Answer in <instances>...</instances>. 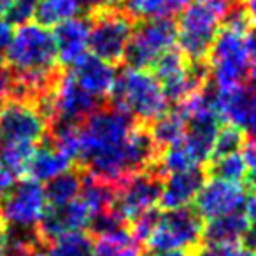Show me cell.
I'll list each match as a JSON object with an SVG mask.
<instances>
[{
  "instance_id": "20",
  "label": "cell",
  "mask_w": 256,
  "mask_h": 256,
  "mask_svg": "<svg viewBox=\"0 0 256 256\" xmlns=\"http://www.w3.org/2000/svg\"><path fill=\"white\" fill-rule=\"evenodd\" d=\"M84 8V0H39L34 8V18L40 25L54 28L68 20L81 16Z\"/></svg>"
},
{
  "instance_id": "12",
  "label": "cell",
  "mask_w": 256,
  "mask_h": 256,
  "mask_svg": "<svg viewBox=\"0 0 256 256\" xmlns=\"http://www.w3.org/2000/svg\"><path fill=\"white\" fill-rule=\"evenodd\" d=\"M212 104L221 121L234 124L246 134L248 139H256V82H246L232 88H210Z\"/></svg>"
},
{
  "instance_id": "24",
  "label": "cell",
  "mask_w": 256,
  "mask_h": 256,
  "mask_svg": "<svg viewBox=\"0 0 256 256\" xmlns=\"http://www.w3.org/2000/svg\"><path fill=\"white\" fill-rule=\"evenodd\" d=\"M93 256H142L140 254V242L136 240L132 230L116 232V234L96 237Z\"/></svg>"
},
{
  "instance_id": "1",
  "label": "cell",
  "mask_w": 256,
  "mask_h": 256,
  "mask_svg": "<svg viewBox=\"0 0 256 256\" xmlns=\"http://www.w3.org/2000/svg\"><path fill=\"white\" fill-rule=\"evenodd\" d=\"M234 0H192L176 23L179 51L190 62H207Z\"/></svg>"
},
{
  "instance_id": "36",
  "label": "cell",
  "mask_w": 256,
  "mask_h": 256,
  "mask_svg": "<svg viewBox=\"0 0 256 256\" xmlns=\"http://www.w3.org/2000/svg\"><path fill=\"white\" fill-rule=\"evenodd\" d=\"M242 9H244V12H246V16H248L249 23L256 26V0H244Z\"/></svg>"
},
{
  "instance_id": "3",
  "label": "cell",
  "mask_w": 256,
  "mask_h": 256,
  "mask_svg": "<svg viewBox=\"0 0 256 256\" xmlns=\"http://www.w3.org/2000/svg\"><path fill=\"white\" fill-rule=\"evenodd\" d=\"M249 34L221 28L207 56L209 81L216 88H232L251 82L249 64Z\"/></svg>"
},
{
  "instance_id": "18",
  "label": "cell",
  "mask_w": 256,
  "mask_h": 256,
  "mask_svg": "<svg viewBox=\"0 0 256 256\" xmlns=\"http://www.w3.org/2000/svg\"><path fill=\"white\" fill-rule=\"evenodd\" d=\"M72 164L74 162L64 154L60 150L53 146L48 139H44L40 144H37L36 150H34L32 156H30V162L26 165V172L28 179L36 182H50L51 179L58 178L64 172L70 170Z\"/></svg>"
},
{
  "instance_id": "22",
  "label": "cell",
  "mask_w": 256,
  "mask_h": 256,
  "mask_svg": "<svg viewBox=\"0 0 256 256\" xmlns=\"http://www.w3.org/2000/svg\"><path fill=\"white\" fill-rule=\"evenodd\" d=\"M82 176H84V172L70 168V170L64 172L62 176L46 182L44 193H46L48 207H62L74 202L81 193Z\"/></svg>"
},
{
  "instance_id": "25",
  "label": "cell",
  "mask_w": 256,
  "mask_h": 256,
  "mask_svg": "<svg viewBox=\"0 0 256 256\" xmlns=\"http://www.w3.org/2000/svg\"><path fill=\"white\" fill-rule=\"evenodd\" d=\"M207 178H214V179H221V181H228V182H237L242 184L246 182L249 174V167L248 162H246L244 154L240 153H234V154H226V156L221 158H214L207 164Z\"/></svg>"
},
{
  "instance_id": "33",
  "label": "cell",
  "mask_w": 256,
  "mask_h": 256,
  "mask_svg": "<svg viewBox=\"0 0 256 256\" xmlns=\"http://www.w3.org/2000/svg\"><path fill=\"white\" fill-rule=\"evenodd\" d=\"M86 8H93V11L98 9H118L124 4V0H84Z\"/></svg>"
},
{
  "instance_id": "6",
  "label": "cell",
  "mask_w": 256,
  "mask_h": 256,
  "mask_svg": "<svg viewBox=\"0 0 256 256\" xmlns=\"http://www.w3.org/2000/svg\"><path fill=\"white\" fill-rule=\"evenodd\" d=\"M134 20L120 9H98L90 18V54L110 65L126 56Z\"/></svg>"
},
{
  "instance_id": "28",
  "label": "cell",
  "mask_w": 256,
  "mask_h": 256,
  "mask_svg": "<svg viewBox=\"0 0 256 256\" xmlns=\"http://www.w3.org/2000/svg\"><path fill=\"white\" fill-rule=\"evenodd\" d=\"M2 256H44V251L36 232L9 230V246Z\"/></svg>"
},
{
  "instance_id": "35",
  "label": "cell",
  "mask_w": 256,
  "mask_h": 256,
  "mask_svg": "<svg viewBox=\"0 0 256 256\" xmlns=\"http://www.w3.org/2000/svg\"><path fill=\"white\" fill-rule=\"evenodd\" d=\"M246 216H248L249 226L256 228V192L251 193V196L246 200Z\"/></svg>"
},
{
  "instance_id": "17",
  "label": "cell",
  "mask_w": 256,
  "mask_h": 256,
  "mask_svg": "<svg viewBox=\"0 0 256 256\" xmlns=\"http://www.w3.org/2000/svg\"><path fill=\"white\" fill-rule=\"evenodd\" d=\"M207 181V172L200 167H193L184 172H176L164 179L160 204L165 210L182 209L195 202L196 195Z\"/></svg>"
},
{
  "instance_id": "34",
  "label": "cell",
  "mask_w": 256,
  "mask_h": 256,
  "mask_svg": "<svg viewBox=\"0 0 256 256\" xmlns=\"http://www.w3.org/2000/svg\"><path fill=\"white\" fill-rule=\"evenodd\" d=\"M249 46V64H251V81L256 82V30L248 36Z\"/></svg>"
},
{
  "instance_id": "26",
  "label": "cell",
  "mask_w": 256,
  "mask_h": 256,
  "mask_svg": "<svg viewBox=\"0 0 256 256\" xmlns=\"http://www.w3.org/2000/svg\"><path fill=\"white\" fill-rule=\"evenodd\" d=\"M124 12L137 22L170 20L178 14L170 0H124Z\"/></svg>"
},
{
  "instance_id": "31",
  "label": "cell",
  "mask_w": 256,
  "mask_h": 256,
  "mask_svg": "<svg viewBox=\"0 0 256 256\" xmlns=\"http://www.w3.org/2000/svg\"><path fill=\"white\" fill-rule=\"evenodd\" d=\"M12 98V76L8 67L0 65V107Z\"/></svg>"
},
{
  "instance_id": "37",
  "label": "cell",
  "mask_w": 256,
  "mask_h": 256,
  "mask_svg": "<svg viewBox=\"0 0 256 256\" xmlns=\"http://www.w3.org/2000/svg\"><path fill=\"white\" fill-rule=\"evenodd\" d=\"M12 181H14V179H12L8 172H4L2 168H0V200H2V196L6 195V192L12 186Z\"/></svg>"
},
{
  "instance_id": "10",
  "label": "cell",
  "mask_w": 256,
  "mask_h": 256,
  "mask_svg": "<svg viewBox=\"0 0 256 256\" xmlns=\"http://www.w3.org/2000/svg\"><path fill=\"white\" fill-rule=\"evenodd\" d=\"M48 120L32 102L9 98L0 107V137L4 144L37 146L48 136Z\"/></svg>"
},
{
  "instance_id": "5",
  "label": "cell",
  "mask_w": 256,
  "mask_h": 256,
  "mask_svg": "<svg viewBox=\"0 0 256 256\" xmlns=\"http://www.w3.org/2000/svg\"><path fill=\"white\" fill-rule=\"evenodd\" d=\"M204 242V220L195 209L182 207L158 212L146 244L153 252H195Z\"/></svg>"
},
{
  "instance_id": "32",
  "label": "cell",
  "mask_w": 256,
  "mask_h": 256,
  "mask_svg": "<svg viewBox=\"0 0 256 256\" xmlns=\"http://www.w3.org/2000/svg\"><path fill=\"white\" fill-rule=\"evenodd\" d=\"M12 23L6 18H0V62L6 58V51L9 48L12 37Z\"/></svg>"
},
{
  "instance_id": "29",
  "label": "cell",
  "mask_w": 256,
  "mask_h": 256,
  "mask_svg": "<svg viewBox=\"0 0 256 256\" xmlns=\"http://www.w3.org/2000/svg\"><path fill=\"white\" fill-rule=\"evenodd\" d=\"M240 244H202L193 256H238Z\"/></svg>"
},
{
  "instance_id": "23",
  "label": "cell",
  "mask_w": 256,
  "mask_h": 256,
  "mask_svg": "<svg viewBox=\"0 0 256 256\" xmlns=\"http://www.w3.org/2000/svg\"><path fill=\"white\" fill-rule=\"evenodd\" d=\"M186 132V120L178 109L167 110L162 118H158L154 123H151L150 134L160 151L165 148L172 146V144L179 142L184 137Z\"/></svg>"
},
{
  "instance_id": "9",
  "label": "cell",
  "mask_w": 256,
  "mask_h": 256,
  "mask_svg": "<svg viewBox=\"0 0 256 256\" xmlns=\"http://www.w3.org/2000/svg\"><path fill=\"white\" fill-rule=\"evenodd\" d=\"M176 42H178V32L172 20L140 22L137 26H134L124 60L130 67H154V64L165 53L174 50Z\"/></svg>"
},
{
  "instance_id": "14",
  "label": "cell",
  "mask_w": 256,
  "mask_h": 256,
  "mask_svg": "<svg viewBox=\"0 0 256 256\" xmlns=\"http://www.w3.org/2000/svg\"><path fill=\"white\" fill-rule=\"evenodd\" d=\"M95 214L92 212L88 206L81 198H76L74 202L62 207H48L40 223L36 228V235L40 244H46L51 238L58 237L67 232H78L90 228Z\"/></svg>"
},
{
  "instance_id": "13",
  "label": "cell",
  "mask_w": 256,
  "mask_h": 256,
  "mask_svg": "<svg viewBox=\"0 0 256 256\" xmlns=\"http://www.w3.org/2000/svg\"><path fill=\"white\" fill-rule=\"evenodd\" d=\"M246 188L237 182L207 179L195 198V210L202 220H212L218 216L240 210L246 206Z\"/></svg>"
},
{
  "instance_id": "16",
  "label": "cell",
  "mask_w": 256,
  "mask_h": 256,
  "mask_svg": "<svg viewBox=\"0 0 256 256\" xmlns=\"http://www.w3.org/2000/svg\"><path fill=\"white\" fill-rule=\"evenodd\" d=\"M58 62L64 65H76L90 54V20L78 16L53 28Z\"/></svg>"
},
{
  "instance_id": "7",
  "label": "cell",
  "mask_w": 256,
  "mask_h": 256,
  "mask_svg": "<svg viewBox=\"0 0 256 256\" xmlns=\"http://www.w3.org/2000/svg\"><path fill=\"white\" fill-rule=\"evenodd\" d=\"M153 68L167 100L176 106L209 84L207 62H190L179 50L165 53Z\"/></svg>"
},
{
  "instance_id": "41",
  "label": "cell",
  "mask_w": 256,
  "mask_h": 256,
  "mask_svg": "<svg viewBox=\"0 0 256 256\" xmlns=\"http://www.w3.org/2000/svg\"><path fill=\"white\" fill-rule=\"evenodd\" d=\"M2 148H4V140H2V137H0V158H2Z\"/></svg>"
},
{
  "instance_id": "40",
  "label": "cell",
  "mask_w": 256,
  "mask_h": 256,
  "mask_svg": "<svg viewBox=\"0 0 256 256\" xmlns=\"http://www.w3.org/2000/svg\"><path fill=\"white\" fill-rule=\"evenodd\" d=\"M154 256H193V252H190V251H165V252H156Z\"/></svg>"
},
{
  "instance_id": "11",
  "label": "cell",
  "mask_w": 256,
  "mask_h": 256,
  "mask_svg": "<svg viewBox=\"0 0 256 256\" xmlns=\"http://www.w3.org/2000/svg\"><path fill=\"white\" fill-rule=\"evenodd\" d=\"M164 179L153 170L139 172L118 186L114 209L132 223L160 204Z\"/></svg>"
},
{
  "instance_id": "38",
  "label": "cell",
  "mask_w": 256,
  "mask_h": 256,
  "mask_svg": "<svg viewBox=\"0 0 256 256\" xmlns=\"http://www.w3.org/2000/svg\"><path fill=\"white\" fill-rule=\"evenodd\" d=\"M8 246H9V228L0 221V256L8 249Z\"/></svg>"
},
{
  "instance_id": "15",
  "label": "cell",
  "mask_w": 256,
  "mask_h": 256,
  "mask_svg": "<svg viewBox=\"0 0 256 256\" xmlns=\"http://www.w3.org/2000/svg\"><path fill=\"white\" fill-rule=\"evenodd\" d=\"M68 74L72 76V79L79 88H82L86 93L98 98L100 102L110 96L118 76L114 65L107 64V62L100 60L93 54H86L82 60L72 65Z\"/></svg>"
},
{
  "instance_id": "39",
  "label": "cell",
  "mask_w": 256,
  "mask_h": 256,
  "mask_svg": "<svg viewBox=\"0 0 256 256\" xmlns=\"http://www.w3.org/2000/svg\"><path fill=\"white\" fill-rule=\"evenodd\" d=\"M16 0H0V18H9Z\"/></svg>"
},
{
  "instance_id": "8",
  "label": "cell",
  "mask_w": 256,
  "mask_h": 256,
  "mask_svg": "<svg viewBox=\"0 0 256 256\" xmlns=\"http://www.w3.org/2000/svg\"><path fill=\"white\" fill-rule=\"evenodd\" d=\"M48 209L44 186L32 179L12 184L0 200V221L14 232H36Z\"/></svg>"
},
{
  "instance_id": "19",
  "label": "cell",
  "mask_w": 256,
  "mask_h": 256,
  "mask_svg": "<svg viewBox=\"0 0 256 256\" xmlns=\"http://www.w3.org/2000/svg\"><path fill=\"white\" fill-rule=\"evenodd\" d=\"M249 230L246 212H235L207 220L204 224V242L206 244H238Z\"/></svg>"
},
{
  "instance_id": "4",
  "label": "cell",
  "mask_w": 256,
  "mask_h": 256,
  "mask_svg": "<svg viewBox=\"0 0 256 256\" xmlns=\"http://www.w3.org/2000/svg\"><path fill=\"white\" fill-rule=\"evenodd\" d=\"M130 114L114 106H102L79 124V164L121 144L137 126Z\"/></svg>"
},
{
  "instance_id": "2",
  "label": "cell",
  "mask_w": 256,
  "mask_h": 256,
  "mask_svg": "<svg viewBox=\"0 0 256 256\" xmlns=\"http://www.w3.org/2000/svg\"><path fill=\"white\" fill-rule=\"evenodd\" d=\"M109 98L116 109L130 114L139 124L154 123L167 112L170 104L153 72L130 65L116 76Z\"/></svg>"
},
{
  "instance_id": "30",
  "label": "cell",
  "mask_w": 256,
  "mask_h": 256,
  "mask_svg": "<svg viewBox=\"0 0 256 256\" xmlns=\"http://www.w3.org/2000/svg\"><path fill=\"white\" fill-rule=\"evenodd\" d=\"M39 0H16L14 2V8H12L11 14H9V22L11 23H25L30 22V18L34 16V8Z\"/></svg>"
},
{
  "instance_id": "27",
  "label": "cell",
  "mask_w": 256,
  "mask_h": 256,
  "mask_svg": "<svg viewBox=\"0 0 256 256\" xmlns=\"http://www.w3.org/2000/svg\"><path fill=\"white\" fill-rule=\"evenodd\" d=\"M246 140L248 139H246V134L242 132V130H238V128L234 126V124H228V123L223 124V126L220 128V132H218L210 160L226 156V154L240 153ZM209 162H207V164H209Z\"/></svg>"
},
{
  "instance_id": "21",
  "label": "cell",
  "mask_w": 256,
  "mask_h": 256,
  "mask_svg": "<svg viewBox=\"0 0 256 256\" xmlns=\"http://www.w3.org/2000/svg\"><path fill=\"white\" fill-rule=\"evenodd\" d=\"M44 256H93L95 240L84 230L67 232L42 246Z\"/></svg>"
}]
</instances>
